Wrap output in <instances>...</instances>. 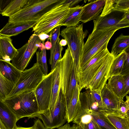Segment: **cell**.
<instances>
[{"label": "cell", "mask_w": 129, "mask_h": 129, "mask_svg": "<svg viewBox=\"0 0 129 129\" xmlns=\"http://www.w3.org/2000/svg\"><path fill=\"white\" fill-rule=\"evenodd\" d=\"M28 1V0H12L1 14L3 16L9 17L13 15L22 8Z\"/></svg>", "instance_id": "30"}, {"label": "cell", "mask_w": 129, "mask_h": 129, "mask_svg": "<svg viewBox=\"0 0 129 129\" xmlns=\"http://www.w3.org/2000/svg\"><path fill=\"white\" fill-rule=\"evenodd\" d=\"M116 56L113 52L109 54L100 69L85 88L86 89L101 91L107 83L111 67Z\"/></svg>", "instance_id": "12"}, {"label": "cell", "mask_w": 129, "mask_h": 129, "mask_svg": "<svg viewBox=\"0 0 129 129\" xmlns=\"http://www.w3.org/2000/svg\"><path fill=\"white\" fill-rule=\"evenodd\" d=\"M14 85L3 76L0 71V98L4 100L11 91Z\"/></svg>", "instance_id": "31"}, {"label": "cell", "mask_w": 129, "mask_h": 129, "mask_svg": "<svg viewBox=\"0 0 129 129\" xmlns=\"http://www.w3.org/2000/svg\"><path fill=\"white\" fill-rule=\"evenodd\" d=\"M79 98L82 108L88 113L100 112V107L95 100L91 90L88 89L80 92Z\"/></svg>", "instance_id": "20"}, {"label": "cell", "mask_w": 129, "mask_h": 129, "mask_svg": "<svg viewBox=\"0 0 129 129\" xmlns=\"http://www.w3.org/2000/svg\"><path fill=\"white\" fill-rule=\"evenodd\" d=\"M90 1L82 6L80 21L84 23L96 19L102 11L105 3V0Z\"/></svg>", "instance_id": "15"}, {"label": "cell", "mask_w": 129, "mask_h": 129, "mask_svg": "<svg viewBox=\"0 0 129 129\" xmlns=\"http://www.w3.org/2000/svg\"><path fill=\"white\" fill-rule=\"evenodd\" d=\"M80 92L78 84L69 103L66 106L67 121L68 123L73 121L81 109V106L79 98Z\"/></svg>", "instance_id": "17"}, {"label": "cell", "mask_w": 129, "mask_h": 129, "mask_svg": "<svg viewBox=\"0 0 129 129\" xmlns=\"http://www.w3.org/2000/svg\"><path fill=\"white\" fill-rule=\"evenodd\" d=\"M123 78V85L121 93V98L123 99L124 97L129 93V74L122 76Z\"/></svg>", "instance_id": "37"}, {"label": "cell", "mask_w": 129, "mask_h": 129, "mask_svg": "<svg viewBox=\"0 0 129 129\" xmlns=\"http://www.w3.org/2000/svg\"><path fill=\"white\" fill-rule=\"evenodd\" d=\"M40 39L42 42H44L45 40L49 37V35L45 33H42L38 35Z\"/></svg>", "instance_id": "45"}, {"label": "cell", "mask_w": 129, "mask_h": 129, "mask_svg": "<svg viewBox=\"0 0 129 129\" xmlns=\"http://www.w3.org/2000/svg\"><path fill=\"white\" fill-rule=\"evenodd\" d=\"M36 63L41 67L43 74L47 75L48 73L47 65V62L46 49L44 45L41 51L36 52Z\"/></svg>", "instance_id": "32"}, {"label": "cell", "mask_w": 129, "mask_h": 129, "mask_svg": "<svg viewBox=\"0 0 129 129\" xmlns=\"http://www.w3.org/2000/svg\"><path fill=\"white\" fill-rule=\"evenodd\" d=\"M126 12L113 10L103 16L99 15L93 20V30H101L110 28L121 29L118 23L124 17Z\"/></svg>", "instance_id": "13"}, {"label": "cell", "mask_w": 129, "mask_h": 129, "mask_svg": "<svg viewBox=\"0 0 129 129\" xmlns=\"http://www.w3.org/2000/svg\"><path fill=\"white\" fill-rule=\"evenodd\" d=\"M126 57V52L123 51L116 55L111 67L108 79L112 76L120 74Z\"/></svg>", "instance_id": "28"}, {"label": "cell", "mask_w": 129, "mask_h": 129, "mask_svg": "<svg viewBox=\"0 0 129 129\" xmlns=\"http://www.w3.org/2000/svg\"><path fill=\"white\" fill-rule=\"evenodd\" d=\"M57 63L60 75V87L65 97L66 106L78 84L76 69L68 47Z\"/></svg>", "instance_id": "3"}, {"label": "cell", "mask_w": 129, "mask_h": 129, "mask_svg": "<svg viewBox=\"0 0 129 129\" xmlns=\"http://www.w3.org/2000/svg\"><path fill=\"white\" fill-rule=\"evenodd\" d=\"M73 122L81 129H102L92 115L81 108Z\"/></svg>", "instance_id": "18"}, {"label": "cell", "mask_w": 129, "mask_h": 129, "mask_svg": "<svg viewBox=\"0 0 129 129\" xmlns=\"http://www.w3.org/2000/svg\"><path fill=\"white\" fill-rule=\"evenodd\" d=\"M14 129H35V128L34 125L31 127H19L16 126Z\"/></svg>", "instance_id": "47"}, {"label": "cell", "mask_w": 129, "mask_h": 129, "mask_svg": "<svg viewBox=\"0 0 129 129\" xmlns=\"http://www.w3.org/2000/svg\"><path fill=\"white\" fill-rule=\"evenodd\" d=\"M129 49V36L121 34L115 40L111 52L116 55L123 51Z\"/></svg>", "instance_id": "27"}, {"label": "cell", "mask_w": 129, "mask_h": 129, "mask_svg": "<svg viewBox=\"0 0 129 129\" xmlns=\"http://www.w3.org/2000/svg\"><path fill=\"white\" fill-rule=\"evenodd\" d=\"M0 59H2V58H1V56L0 55Z\"/></svg>", "instance_id": "50"}, {"label": "cell", "mask_w": 129, "mask_h": 129, "mask_svg": "<svg viewBox=\"0 0 129 129\" xmlns=\"http://www.w3.org/2000/svg\"><path fill=\"white\" fill-rule=\"evenodd\" d=\"M82 0H67L65 3H68L69 5L70 8H72L76 5L77 4L81 1Z\"/></svg>", "instance_id": "44"}, {"label": "cell", "mask_w": 129, "mask_h": 129, "mask_svg": "<svg viewBox=\"0 0 129 129\" xmlns=\"http://www.w3.org/2000/svg\"><path fill=\"white\" fill-rule=\"evenodd\" d=\"M113 10L129 11V0H105L102 14L105 15Z\"/></svg>", "instance_id": "25"}, {"label": "cell", "mask_w": 129, "mask_h": 129, "mask_svg": "<svg viewBox=\"0 0 129 129\" xmlns=\"http://www.w3.org/2000/svg\"><path fill=\"white\" fill-rule=\"evenodd\" d=\"M37 117L42 121L46 129L58 128L67 121V110L65 97L60 88L54 109L48 117L38 115Z\"/></svg>", "instance_id": "10"}, {"label": "cell", "mask_w": 129, "mask_h": 129, "mask_svg": "<svg viewBox=\"0 0 129 129\" xmlns=\"http://www.w3.org/2000/svg\"><path fill=\"white\" fill-rule=\"evenodd\" d=\"M106 84L107 88L120 98H121V93L123 85L122 76L119 74L111 76L108 79Z\"/></svg>", "instance_id": "26"}, {"label": "cell", "mask_w": 129, "mask_h": 129, "mask_svg": "<svg viewBox=\"0 0 129 129\" xmlns=\"http://www.w3.org/2000/svg\"><path fill=\"white\" fill-rule=\"evenodd\" d=\"M83 24L62 29L60 35L65 40L72 57L77 74L79 63L84 45L85 33L83 30Z\"/></svg>", "instance_id": "7"}, {"label": "cell", "mask_w": 129, "mask_h": 129, "mask_svg": "<svg viewBox=\"0 0 129 129\" xmlns=\"http://www.w3.org/2000/svg\"><path fill=\"white\" fill-rule=\"evenodd\" d=\"M12 0H0V15Z\"/></svg>", "instance_id": "41"}, {"label": "cell", "mask_w": 129, "mask_h": 129, "mask_svg": "<svg viewBox=\"0 0 129 129\" xmlns=\"http://www.w3.org/2000/svg\"><path fill=\"white\" fill-rule=\"evenodd\" d=\"M106 46L105 47L79 70L77 75L80 91L87 86L106 60L110 53Z\"/></svg>", "instance_id": "8"}, {"label": "cell", "mask_w": 129, "mask_h": 129, "mask_svg": "<svg viewBox=\"0 0 129 129\" xmlns=\"http://www.w3.org/2000/svg\"><path fill=\"white\" fill-rule=\"evenodd\" d=\"M0 71L3 76L14 85L18 80L21 72L10 61L2 59H0Z\"/></svg>", "instance_id": "23"}, {"label": "cell", "mask_w": 129, "mask_h": 129, "mask_svg": "<svg viewBox=\"0 0 129 129\" xmlns=\"http://www.w3.org/2000/svg\"><path fill=\"white\" fill-rule=\"evenodd\" d=\"M36 22H31L26 23L8 22L0 30V36L10 37L16 36L29 28L34 27Z\"/></svg>", "instance_id": "16"}, {"label": "cell", "mask_w": 129, "mask_h": 129, "mask_svg": "<svg viewBox=\"0 0 129 129\" xmlns=\"http://www.w3.org/2000/svg\"><path fill=\"white\" fill-rule=\"evenodd\" d=\"M119 29L111 28L101 30L92 31L84 44L77 74L80 69L94 56L105 47L107 46L111 37Z\"/></svg>", "instance_id": "4"}, {"label": "cell", "mask_w": 129, "mask_h": 129, "mask_svg": "<svg viewBox=\"0 0 129 129\" xmlns=\"http://www.w3.org/2000/svg\"><path fill=\"white\" fill-rule=\"evenodd\" d=\"M120 28L128 27L129 26V11L126 12L125 15L118 23Z\"/></svg>", "instance_id": "39"}, {"label": "cell", "mask_w": 129, "mask_h": 129, "mask_svg": "<svg viewBox=\"0 0 129 129\" xmlns=\"http://www.w3.org/2000/svg\"><path fill=\"white\" fill-rule=\"evenodd\" d=\"M60 40V39L59 38L57 41L53 54L49 59V63L51 65V72L53 71L55 68L58 61L62 57L61 52L63 48L59 44Z\"/></svg>", "instance_id": "33"}, {"label": "cell", "mask_w": 129, "mask_h": 129, "mask_svg": "<svg viewBox=\"0 0 129 129\" xmlns=\"http://www.w3.org/2000/svg\"><path fill=\"white\" fill-rule=\"evenodd\" d=\"M125 101H122L120 103L118 113L121 115L129 116V96H126Z\"/></svg>", "instance_id": "36"}, {"label": "cell", "mask_w": 129, "mask_h": 129, "mask_svg": "<svg viewBox=\"0 0 129 129\" xmlns=\"http://www.w3.org/2000/svg\"><path fill=\"white\" fill-rule=\"evenodd\" d=\"M55 69L47 75H44L34 91L38 103L40 114L45 113L49 110Z\"/></svg>", "instance_id": "11"}, {"label": "cell", "mask_w": 129, "mask_h": 129, "mask_svg": "<svg viewBox=\"0 0 129 129\" xmlns=\"http://www.w3.org/2000/svg\"><path fill=\"white\" fill-rule=\"evenodd\" d=\"M34 91L25 92L4 100L18 120L25 117L28 119L35 118L40 114Z\"/></svg>", "instance_id": "5"}, {"label": "cell", "mask_w": 129, "mask_h": 129, "mask_svg": "<svg viewBox=\"0 0 129 129\" xmlns=\"http://www.w3.org/2000/svg\"><path fill=\"white\" fill-rule=\"evenodd\" d=\"M103 106L100 113L103 114L118 113L120 103L123 100L110 90L106 84L101 91Z\"/></svg>", "instance_id": "14"}, {"label": "cell", "mask_w": 129, "mask_h": 129, "mask_svg": "<svg viewBox=\"0 0 129 129\" xmlns=\"http://www.w3.org/2000/svg\"><path fill=\"white\" fill-rule=\"evenodd\" d=\"M10 37L0 36V55L2 59L10 61L17 53Z\"/></svg>", "instance_id": "21"}, {"label": "cell", "mask_w": 129, "mask_h": 129, "mask_svg": "<svg viewBox=\"0 0 129 129\" xmlns=\"http://www.w3.org/2000/svg\"><path fill=\"white\" fill-rule=\"evenodd\" d=\"M57 129H81L78 125L74 124L72 126H71L69 123H67L64 125L58 128Z\"/></svg>", "instance_id": "42"}, {"label": "cell", "mask_w": 129, "mask_h": 129, "mask_svg": "<svg viewBox=\"0 0 129 129\" xmlns=\"http://www.w3.org/2000/svg\"><path fill=\"white\" fill-rule=\"evenodd\" d=\"M0 129H8L5 126L0 119Z\"/></svg>", "instance_id": "49"}, {"label": "cell", "mask_w": 129, "mask_h": 129, "mask_svg": "<svg viewBox=\"0 0 129 129\" xmlns=\"http://www.w3.org/2000/svg\"><path fill=\"white\" fill-rule=\"evenodd\" d=\"M0 119L8 129H14L18 120L3 100L0 98Z\"/></svg>", "instance_id": "19"}, {"label": "cell", "mask_w": 129, "mask_h": 129, "mask_svg": "<svg viewBox=\"0 0 129 129\" xmlns=\"http://www.w3.org/2000/svg\"><path fill=\"white\" fill-rule=\"evenodd\" d=\"M61 26V25L57 26L50 33L49 37L48 38V40H50L52 45L50 49V57L52 56L54 53L57 41L60 35V29Z\"/></svg>", "instance_id": "35"}, {"label": "cell", "mask_w": 129, "mask_h": 129, "mask_svg": "<svg viewBox=\"0 0 129 129\" xmlns=\"http://www.w3.org/2000/svg\"><path fill=\"white\" fill-rule=\"evenodd\" d=\"M34 122L35 129H46L43 123L39 119L35 120Z\"/></svg>", "instance_id": "43"}, {"label": "cell", "mask_w": 129, "mask_h": 129, "mask_svg": "<svg viewBox=\"0 0 129 129\" xmlns=\"http://www.w3.org/2000/svg\"><path fill=\"white\" fill-rule=\"evenodd\" d=\"M44 75L41 67L36 62L30 68L21 71L18 80L5 100L25 92L34 91Z\"/></svg>", "instance_id": "6"}, {"label": "cell", "mask_w": 129, "mask_h": 129, "mask_svg": "<svg viewBox=\"0 0 129 129\" xmlns=\"http://www.w3.org/2000/svg\"><path fill=\"white\" fill-rule=\"evenodd\" d=\"M82 6L77 5L74 7L73 11L70 15L60 25L67 27L75 26L80 21L81 13Z\"/></svg>", "instance_id": "29"}, {"label": "cell", "mask_w": 129, "mask_h": 129, "mask_svg": "<svg viewBox=\"0 0 129 129\" xmlns=\"http://www.w3.org/2000/svg\"><path fill=\"white\" fill-rule=\"evenodd\" d=\"M63 0H28L19 11L9 17L8 22L26 23L38 21L45 13Z\"/></svg>", "instance_id": "1"}, {"label": "cell", "mask_w": 129, "mask_h": 129, "mask_svg": "<svg viewBox=\"0 0 129 129\" xmlns=\"http://www.w3.org/2000/svg\"><path fill=\"white\" fill-rule=\"evenodd\" d=\"M92 91L95 100L98 103L100 107L101 110L103 106V102L101 94V91Z\"/></svg>", "instance_id": "40"}, {"label": "cell", "mask_w": 129, "mask_h": 129, "mask_svg": "<svg viewBox=\"0 0 129 129\" xmlns=\"http://www.w3.org/2000/svg\"><path fill=\"white\" fill-rule=\"evenodd\" d=\"M42 42L38 35L33 34L26 43L17 49V53L11 60V63L19 71H24Z\"/></svg>", "instance_id": "9"}, {"label": "cell", "mask_w": 129, "mask_h": 129, "mask_svg": "<svg viewBox=\"0 0 129 129\" xmlns=\"http://www.w3.org/2000/svg\"><path fill=\"white\" fill-rule=\"evenodd\" d=\"M60 75L59 68L58 63L55 68L54 80L52 85L51 95L49 108L48 111L39 115L48 117L53 112L55 106L60 89Z\"/></svg>", "instance_id": "22"}, {"label": "cell", "mask_w": 129, "mask_h": 129, "mask_svg": "<svg viewBox=\"0 0 129 129\" xmlns=\"http://www.w3.org/2000/svg\"><path fill=\"white\" fill-rule=\"evenodd\" d=\"M125 51L126 52L125 59L122 71L120 74L122 76L129 74V49Z\"/></svg>", "instance_id": "38"}, {"label": "cell", "mask_w": 129, "mask_h": 129, "mask_svg": "<svg viewBox=\"0 0 129 129\" xmlns=\"http://www.w3.org/2000/svg\"><path fill=\"white\" fill-rule=\"evenodd\" d=\"M103 114L106 120L116 129H129V116L115 113Z\"/></svg>", "instance_id": "24"}, {"label": "cell", "mask_w": 129, "mask_h": 129, "mask_svg": "<svg viewBox=\"0 0 129 129\" xmlns=\"http://www.w3.org/2000/svg\"><path fill=\"white\" fill-rule=\"evenodd\" d=\"M59 44L62 46H64L67 44V42L64 39H62L60 40Z\"/></svg>", "instance_id": "48"}, {"label": "cell", "mask_w": 129, "mask_h": 129, "mask_svg": "<svg viewBox=\"0 0 129 129\" xmlns=\"http://www.w3.org/2000/svg\"><path fill=\"white\" fill-rule=\"evenodd\" d=\"M89 113L92 115L102 129H116L106 120L102 113L93 111Z\"/></svg>", "instance_id": "34"}, {"label": "cell", "mask_w": 129, "mask_h": 129, "mask_svg": "<svg viewBox=\"0 0 129 129\" xmlns=\"http://www.w3.org/2000/svg\"><path fill=\"white\" fill-rule=\"evenodd\" d=\"M44 45L46 49L47 50H50L52 46L51 43L48 41L44 43Z\"/></svg>", "instance_id": "46"}, {"label": "cell", "mask_w": 129, "mask_h": 129, "mask_svg": "<svg viewBox=\"0 0 129 129\" xmlns=\"http://www.w3.org/2000/svg\"><path fill=\"white\" fill-rule=\"evenodd\" d=\"M63 0L60 3L45 13L37 22L32 32L38 35L42 33L48 34L70 15L74 7L70 8L69 5Z\"/></svg>", "instance_id": "2"}]
</instances>
